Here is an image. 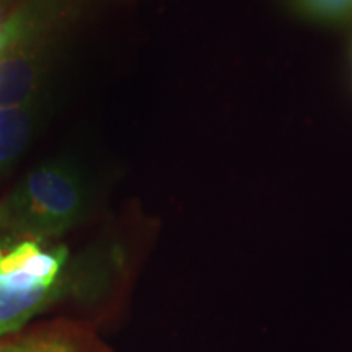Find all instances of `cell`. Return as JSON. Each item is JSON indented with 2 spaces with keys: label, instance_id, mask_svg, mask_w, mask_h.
Returning <instances> with one entry per match:
<instances>
[{
  "label": "cell",
  "instance_id": "cell-1",
  "mask_svg": "<svg viewBox=\"0 0 352 352\" xmlns=\"http://www.w3.org/2000/svg\"><path fill=\"white\" fill-rule=\"evenodd\" d=\"M90 208V191L74 166L46 164L34 168L0 202V239L60 235Z\"/></svg>",
  "mask_w": 352,
  "mask_h": 352
},
{
  "label": "cell",
  "instance_id": "cell-2",
  "mask_svg": "<svg viewBox=\"0 0 352 352\" xmlns=\"http://www.w3.org/2000/svg\"><path fill=\"white\" fill-rule=\"evenodd\" d=\"M51 297V285L25 272L0 274V336L19 329Z\"/></svg>",
  "mask_w": 352,
  "mask_h": 352
},
{
  "label": "cell",
  "instance_id": "cell-3",
  "mask_svg": "<svg viewBox=\"0 0 352 352\" xmlns=\"http://www.w3.org/2000/svg\"><path fill=\"white\" fill-rule=\"evenodd\" d=\"M64 259L65 252L63 248L54 252H43L36 241H23L6 256L0 258V274L25 272L36 277L46 285H52Z\"/></svg>",
  "mask_w": 352,
  "mask_h": 352
},
{
  "label": "cell",
  "instance_id": "cell-4",
  "mask_svg": "<svg viewBox=\"0 0 352 352\" xmlns=\"http://www.w3.org/2000/svg\"><path fill=\"white\" fill-rule=\"evenodd\" d=\"M32 116L23 107L0 109V168L20 155L32 135Z\"/></svg>",
  "mask_w": 352,
  "mask_h": 352
},
{
  "label": "cell",
  "instance_id": "cell-5",
  "mask_svg": "<svg viewBox=\"0 0 352 352\" xmlns=\"http://www.w3.org/2000/svg\"><path fill=\"white\" fill-rule=\"evenodd\" d=\"M33 88V72L25 59H0V109L19 107Z\"/></svg>",
  "mask_w": 352,
  "mask_h": 352
},
{
  "label": "cell",
  "instance_id": "cell-6",
  "mask_svg": "<svg viewBox=\"0 0 352 352\" xmlns=\"http://www.w3.org/2000/svg\"><path fill=\"white\" fill-rule=\"evenodd\" d=\"M302 16L316 21H340L352 15V0H289Z\"/></svg>",
  "mask_w": 352,
  "mask_h": 352
},
{
  "label": "cell",
  "instance_id": "cell-7",
  "mask_svg": "<svg viewBox=\"0 0 352 352\" xmlns=\"http://www.w3.org/2000/svg\"><path fill=\"white\" fill-rule=\"evenodd\" d=\"M0 352H80L77 338L67 334H50L41 338H23V340L0 344Z\"/></svg>",
  "mask_w": 352,
  "mask_h": 352
},
{
  "label": "cell",
  "instance_id": "cell-8",
  "mask_svg": "<svg viewBox=\"0 0 352 352\" xmlns=\"http://www.w3.org/2000/svg\"><path fill=\"white\" fill-rule=\"evenodd\" d=\"M3 256V254H2V250H0V258H2Z\"/></svg>",
  "mask_w": 352,
  "mask_h": 352
}]
</instances>
